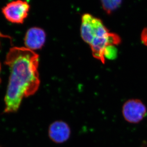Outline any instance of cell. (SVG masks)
<instances>
[{"label": "cell", "instance_id": "obj_5", "mask_svg": "<svg viewBox=\"0 0 147 147\" xmlns=\"http://www.w3.org/2000/svg\"><path fill=\"white\" fill-rule=\"evenodd\" d=\"M46 37L45 32L42 28H30L27 31L24 38L26 47L32 51L40 49L44 46Z\"/></svg>", "mask_w": 147, "mask_h": 147}, {"label": "cell", "instance_id": "obj_3", "mask_svg": "<svg viewBox=\"0 0 147 147\" xmlns=\"http://www.w3.org/2000/svg\"><path fill=\"white\" fill-rule=\"evenodd\" d=\"M30 5L27 1L17 0L9 3L2 9L5 18L13 24H22L28 16Z\"/></svg>", "mask_w": 147, "mask_h": 147}, {"label": "cell", "instance_id": "obj_2", "mask_svg": "<svg viewBox=\"0 0 147 147\" xmlns=\"http://www.w3.org/2000/svg\"><path fill=\"white\" fill-rule=\"evenodd\" d=\"M81 35L84 41L90 46L93 57L103 63L105 61L107 47L121 42L119 36L107 29L101 20L89 14L82 17Z\"/></svg>", "mask_w": 147, "mask_h": 147}, {"label": "cell", "instance_id": "obj_6", "mask_svg": "<svg viewBox=\"0 0 147 147\" xmlns=\"http://www.w3.org/2000/svg\"><path fill=\"white\" fill-rule=\"evenodd\" d=\"M71 135L69 125L63 121H56L50 125L49 136L50 139L56 143L66 142Z\"/></svg>", "mask_w": 147, "mask_h": 147}, {"label": "cell", "instance_id": "obj_7", "mask_svg": "<svg viewBox=\"0 0 147 147\" xmlns=\"http://www.w3.org/2000/svg\"><path fill=\"white\" fill-rule=\"evenodd\" d=\"M122 0H101L103 9L108 14H111L118 8Z\"/></svg>", "mask_w": 147, "mask_h": 147}, {"label": "cell", "instance_id": "obj_9", "mask_svg": "<svg viewBox=\"0 0 147 147\" xmlns=\"http://www.w3.org/2000/svg\"><path fill=\"white\" fill-rule=\"evenodd\" d=\"M1 63H0V71H1ZM1 79L0 78V83H1Z\"/></svg>", "mask_w": 147, "mask_h": 147}, {"label": "cell", "instance_id": "obj_4", "mask_svg": "<svg viewBox=\"0 0 147 147\" xmlns=\"http://www.w3.org/2000/svg\"><path fill=\"white\" fill-rule=\"evenodd\" d=\"M122 113L127 122L130 123H139L146 117L147 107L140 99H131L123 104Z\"/></svg>", "mask_w": 147, "mask_h": 147}, {"label": "cell", "instance_id": "obj_8", "mask_svg": "<svg viewBox=\"0 0 147 147\" xmlns=\"http://www.w3.org/2000/svg\"><path fill=\"white\" fill-rule=\"evenodd\" d=\"M141 40L143 44L147 46V28H144L141 35Z\"/></svg>", "mask_w": 147, "mask_h": 147}, {"label": "cell", "instance_id": "obj_1", "mask_svg": "<svg viewBox=\"0 0 147 147\" xmlns=\"http://www.w3.org/2000/svg\"><path fill=\"white\" fill-rule=\"evenodd\" d=\"M39 55L26 47H12L7 53L5 63L10 76L4 98V112L18 110L24 97L32 96L39 88Z\"/></svg>", "mask_w": 147, "mask_h": 147}]
</instances>
